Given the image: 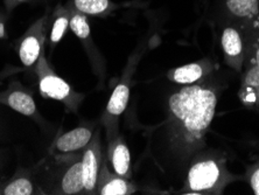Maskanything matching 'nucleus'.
Listing matches in <instances>:
<instances>
[{
	"label": "nucleus",
	"instance_id": "nucleus-15",
	"mask_svg": "<svg viewBox=\"0 0 259 195\" xmlns=\"http://www.w3.org/2000/svg\"><path fill=\"white\" fill-rule=\"evenodd\" d=\"M229 12L239 19H252L259 13V0H226Z\"/></svg>",
	"mask_w": 259,
	"mask_h": 195
},
{
	"label": "nucleus",
	"instance_id": "nucleus-22",
	"mask_svg": "<svg viewBox=\"0 0 259 195\" xmlns=\"http://www.w3.org/2000/svg\"><path fill=\"white\" fill-rule=\"evenodd\" d=\"M20 2H22V0H20Z\"/></svg>",
	"mask_w": 259,
	"mask_h": 195
},
{
	"label": "nucleus",
	"instance_id": "nucleus-13",
	"mask_svg": "<svg viewBox=\"0 0 259 195\" xmlns=\"http://www.w3.org/2000/svg\"><path fill=\"white\" fill-rule=\"evenodd\" d=\"M6 103L17 111L25 116H33L36 112V105L32 96L21 90H14L6 98Z\"/></svg>",
	"mask_w": 259,
	"mask_h": 195
},
{
	"label": "nucleus",
	"instance_id": "nucleus-9",
	"mask_svg": "<svg viewBox=\"0 0 259 195\" xmlns=\"http://www.w3.org/2000/svg\"><path fill=\"white\" fill-rule=\"evenodd\" d=\"M97 190L101 195H128L135 192L136 188L127 179L116 173L110 174L104 166L98 175Z\"/></svg>",
	"mask_w": 259,
	"mask_h": 195
},
{
	"label": "nucleus",
	"instance_id": "nucleus-19",
	"mask_svg": "<svg viewBox=\"0 0 259 195\" xmlns=\"http://www.w3.org/2000/svg\"><path fill=\"white\" fill-rule=\"evenodd\" d=\"M68 26H69V21H68V19L66 17H60L59 19H56L51 34V40L53 44H58V42L62 39Z\"/></svg>",
	"mask_w": 259,
	"mask_h": 195
},
{
	"label": "nucleus",
	"instance_id": "nucleus-7",
	"mask_svg": "<svg viewBox=\"0 0 259 195\" xmlns=\"http://www.w3.org/2000/svg\"><path fill=\"white\" fill-rule=\"evenodd\" d=\"M214 70V64L210 60L205 59L197 62L188 63L170 70L168 77L172 82L181 86H189L204 81L205 77Z\"/></svg>",
	"mask_w": 259,
	"mask_h": 195
},
{
	"label": "nucleus",
	"instance_id": "nucleus-18",
	"mask_svg": "<svg viewBox=\"0 0 259 195\" xmlns=\"http://www.w3.org/2000/svg\"><path fill=\"white\" fill-rule=\"evenodd\" d=\"M69 26L72 32L77 35L79 39H87L90 35V26L88 24L87 18L82 14H76L71 18Z\"/></svg>",
	"mask_w": 259,
	"mask_h": 195
},
{
	"label": "nucleus",
	"instance_id": "nucleus-4",
	"mask_svg": "<svg viewBox=\"0 0 259 195\" xmlns=\"http://www.w3.org/2000/svg\"><path fill=\"white\" fill-rule=\"evenodd\" d=\"M242 77L239 98L250 108H259V35L246 44L244 71Z\"/></svg>",
	"mask_w": 259,
	"mask_h": 195
},
{
	"label": "nucleus",
	"instance_id": "nucleus-1",
	"mask_svg": "<svg viewBox=\"0 0 259 195\" xmlns=\"http://www.w3.org/2000/svg\"><path fill=\"white\" fill-rule=\"evenodd\" d=\"M217 89L204 82L177 89L167 98V117L159 130L160 144L177 165L188 167L205 146V136L214 121Z\"/></svg>",
	"mask_w": 259,
	"mask_h": 195
},
{
	"label": "nucleus",
	"instance_id": "nucleus-14",
	"mask_svg": "<svg viewBox=\"0 0 259 195\" xmlns=\"http://www.w3.org/2000/svg\"><path fill=\"white\" fill-rule=\"evenodd\" d=\"M41 55V42L36 35L26 36L19 48V56L24 66L29 67L37 62Z\"/></svg>",
	"mask_w": 259,
	"mask_h": 195
},
{
	"label": "nucleus",
	"instance_id": "nucleus-10",
	"mask_svg": "<svg viewBox=\"0 0 259 195\" xmlns=\"http://www.w3.org/2000/svg\"><path fill=\"white\" fill-rule=\"evenodd\" d=\"M109 154L115 173L125 179L131 177V153L126 144L120 138L113 140L112 144H110Z\"/></svg>",
	"mask_w": 259,
	"mask_h": 195
},
{
	"label": "nucleus",
	"instance_id": "nucleus-12",
	"mask_svg": "<svg viewBox=\"0 0 259 195\" xmlns=\"http://www.w3.org/2000/svg\"><path fill=\"white\" fill-rule=\"evenodd\" d=\"M130 99V88L127 84L119 83L115 88L113 93L110 97L108 105H106V112L112 117H118L125 111Z\"/></svg>",
	"mask_w": 259,
	"mask_h": 195
},
{
	"label": "nucleus",
	"instance_id": "nucleus-5",
	"mask_svg": "<svg viewBox=\"0 0 259 195\" xmlns=\"http://www.w3.org/2000/svg\"><path fill=\"white\" fill-rule=\"evenodd\" d=\"M221 46L226 63L235 71L242 72L246 56V40L241 30L234 26L224 28L221 35Z\"/></svg>",
	"mask_w": 259,
	"mask_h": 195
},
{
	"label": "nucleus",
	"instance_id": "nucleus-17",
	"mask_svg": "<svg viewBox=\"0 0 259 195\" xmlns=\"http://www.w3.org/2000/svg\"><path fill=\"white\" fill-rule=\"evenodd\" d=\"M5 195H30L33 194V185L28 179L18 178L11 181L4 189Z\"/></svg>",
	"mask_w": 259,
	"mask_h": 195
},
{
	"label": "nucleus",
	"instance_id": "nucleus-20",
	"mask_svg": "<svg viewBox=\"0 0 259 195\" xmlns=\"http://www.w3.org/2000/svg\"><path fill=\"white\" fill-rule=\"evenodd\" d=\"M245 179L251 189L253 190V193L259 195V162L247 167Z\"/></svg>",
	"mask_w": 259,
	"mask_h": 195
},
{
	"label": "nucleus",
	"instance_id": "nucleus-3",
	"mask_svg": "<svg viewBox=\"0 0 259 195\" xmlns=\"http://www.w3.org/2000/svg\"><path fill=\"white\" fill-rule=\"evenodd\" d=\"M36 74L39 77L40 93L44 97L62 102L68 109L76 111L83 96L75 93L69 84L55 74V71L48 66L44 55H40L37 60Z\"/></svg>",
	"mask_w": 259,
	"mask_h": 195
},
{
	"label": "nucleus",
	"instance_id": "nucleus-8",
	"mask_svg": "<svg viewBox=\"0 0 259 195\" xmlns=\"http://www.w3.org/2000/svg\"><path fill=\"white\" fill-rule=\"evenodd\" d=\"M91 140H93V130L85 126H79L59 137L55 143V148L61 153H70L85 148Z\"/></svg>",
	"mask_w": 259,
	"mask_h": 195
},
{
	"label": "nucleus",
	"instance_id": "nucleus-6",
	"mask_svg": "<svg viewBox=\"0 0 259 195\" xmlns=\"http://www.w3.org/2000/svg\"><path fill=\"white\" fill-rule=\"evenodd\" d=\"M102 152L98 138L90 141L85 146V151L82 157V172L84 192L94 193L97 190L98 175L101 172Z\"/></svg>",
	"mask_w": 259,
	"mask_h": 195
},
{
	"label": "nucleus",
	"instance_id": "nucleus-2",
	"mask_svg": "<svg viewBox=\"0 0 259 195\" xmlns=\"http://www.w3.org/2000/svg\"><path fill=\"white\" fill-rule=\"evenodd\" d=\"M235 177L227 168L226 157L216 151L200 152L193 157L186 172L182 194L219 195L234 180Z\"/></svg>",
	"mask_w": 259,
	"mask_h": 195
},
{
	"label": "nucleus",
	"instance_id": "nucleus-21",
	"mask_svg": "<svg viewBox=\"0 0 259 195\" xmlns=\"http://www.w3.org/2000/svg\"><path fill=\"white\" fill-rule=\"evenodd\" d=\"M4 36H5V26H4L3 22L0 21V39Z\"/></svg>",
	"mask_w": 259,
	"mask_h": 195
},
{
	"label": "nucleus",
	"instance_id": "nucleus-16",
	"mask_svg": "<svg viewBox=\"0 0 259 195\" xmlns=\"http://www.w3.org/2000/svg\"><path fill=\"white\" fill-rule=\"evenodd\" d=\"M75 6L85 14H100L109 7V0H75Z\"/></svg>",
	"mask_w": 259,
	"mask_h": 195
},
{
	"label": "nucleus",
	"instance_id": "nucleus-23",
	"mask_svg": "<svg viewBox=\"0 0 259 195\" xmlns=\"http://www.w3.org/2000/svg\"><path fill=\"white\" fill-rule=\"evenodd\" d=\"M0 194H2V193H0Z\"/></svg>",
	"mask_w": 259,
	"mask_h": 195
},
{
	"label": "nucleus",
	"instance_id": "nucleus-11",
	"mask_svg": "<svg viewBox=\"0 0 259 195\" xmlns=\"http://www.w3.org/2000/svg\"><path fill=\"white\" fill-rule=\"evenodd\" d=\"M61 189L64 194L68 195L84 192L82 160L74 163L69 168H67L62 177V180H61Z\"/></svg>",
	"mask_w": 259,
	"mask_h": 195
}]
</instances>
